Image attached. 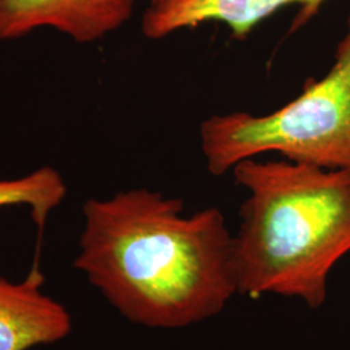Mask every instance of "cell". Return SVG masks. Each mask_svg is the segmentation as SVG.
<instances>
[{
	"mask_svg": "<svg viewBox=\"0 0 350 350\" xmlns=\"http://www.w3.org/2000/svg\"><path fill=\"white\" fill-rule=\"evenodd\" d=\"M75 267L134 325L180 329L212 319L239 295L234 234L217 208L147 188L83 205Z\"/></svg>",
	"mask_w": 350,
	"mask_h": 350,
	"instance_id": "obj_1",
	"label": "cell"
},
{
	"mask_svg": "<svg viewBox=\"0 0 350 350\" xmlns=\"http://www.w3.org/2000/svg\"><path fill=\"white\" fill-rule=\"evenodd\" d=\"M232 173L247 191L234 234L239 295L319 309L331 271L350 253V172L250 159Z\"/></svg>",
	"mask_w": 350,
	"mask_h": 350,
	"instance_id": "obj_2",
	"label": "cell"
},
{
	"mask_svg": "<svg viewBox=\"0 0 350 350\" xmlns=\"http://www.w3.org/2000/svg\"><path fill=\"white\" fill-rule=\"evenodd\" d=\"M208 172L221 176L245 160L276 152L286 160L350 172V16L328 73L269 114H214L202 121Z\"/></svg>",
	"mask_w": 350,
	"mask_h": 350,
	"instance_id": "obj_3",
	"label": "cell"
},
{
	"mask_svg": "<svg viewBox=\"0 0 350 350\" xmlns=\"http://www.w3.org/2000/svg\"><path fill=\"white\" fill-rule=\"evenodd\" d=\"M137 0H0V40L53 27L77 43L107 37L131 18Z\"/></svg>",
	"mask_w": 350,
	"mask_h": 350,
	"instance_id": "obj_4",
	"label": "cell"
},
{
	"mask_svg": "<svg viewBox=\"0 0 350 350\" xmlns=\"http://www.w3.org/2000/svg\"><path fill=\"white\" fill-rule=\"evenodd\" d=\"M325 0H150L142 17L144 37L160 40L186 29L208 23L225 25L231 34L244 39L256 26L279 10L300 4L310 17Z\"/></svg>",
	"mask_w": 350,
	"mask_h": 350,
	"instance_id": "obj_5",
	"label": "cell"
},
{
	"mask_svg": "<svg viewBox=\"0 0 350 350\" xmlns=\"http://www.w3.org/2000/svg\"><path fill=\"white\" fill-rule=\"evenodd\" d=\"M43 283L38 260L23 282L0 278V350H29L70 334V314L42 292Z\"/></svg>",
	"mask_w": 350,
	"mask_h": 350,
	"instance_id": "obj_6",
	"label": "cell"
},
{
	"mask_svg": "<svg viewBox=\"0 0 350 350\" xmlns=\"http://www.w3.org/2000/svg\"><path fill=\"white\" fill-rule=\"evenodd\" d=\"M65 196L66 185L62 175L49 166L17 179H0V209L12 205L29 206L39 231Z\"/></svg>",
	"mask_w": 350,
	"mask_h": 350,
	"instance_id": "obj_7",
	"label": "cell"
}]
</instances>
